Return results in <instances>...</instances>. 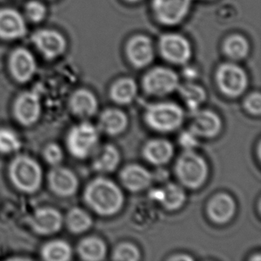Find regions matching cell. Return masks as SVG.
Here are the masks:
<instances>
[{
    "mask_svg": "<svg viewBox=\"0 0 261 261\" xmlns=\"http://www.w3.org/2000/svg\"><path fill=\"white\" fill-rule=\"evenodd\" d=\"M41 255L45 260L67 261L71 258L72 250L65 241H51L43 246Z\"/></svg>",
    "mask_w": 261,
    "mask_h": 261,
    "instance_id": "83f0119b",
    "label": "cell"
},
{
    "mask_svg": "<svg viewBox=\"0 0 261 261\" xmlns=\"http://www.w3.org/2000/svg\"><path fill=\"white\" fill-rule=\"evenodd\" d=\"M99 128L109 136H117L123 132L127 126V117L121 110L109 108L99 117Z\"/></svg>",
    "mask_w": 261,
    "mask_h": 261,
    "instance_id": "7402d4cb",
    "label": "cell"
},
{
    "mask_svg": "<svg viewBox=\"0 0 261 261\" xmlns=\"http://www.w3.org/2000/svg\"><path fill=\"white\" fill-rule=\"evenodd\" d=\"M27 32L23 16L13 8L0 9V39L14 40L20 39Z\"/></svg>",
    "mask_w": 261,
    "mask_h": 261,
    "instance_id": "e0dca14e",
    "label": "cell"
},
{
    "mask_svg": "<svg viewBox=\"0 0 261 261\" xmlns=\"http://www.w3.org/2000/svg\"><path fill=\"white\" fill-rule=\"evenodd\" d=\"M99 133L89 122H82L71 127L66 138L68 151L77 159L83 160L95 152L98 145Z\"/></svg>",
    "mask_w": 261,
    "mask_h": 261,
    "instance_id": "5b68a950",
    "label": "cell"
},
{
    "mask_svg": "<svg viewBox=\"0 0 261 261\" xmlns=\"http://www.w3.org/2000/svg\"><path fill=\"white\" fill-rule=\"evenodd\" d=\"M9 70L16 82L21 83L29 82L37 71L35 57L26 48H16L9 57Z\"/></svg>",
    "mask_w": 261,
    "mask_h": 261,
    "instance_id": "7c38bea8",
    "label": "cell"
},
{
    "mask_svg": "<svg viewBox=\"0 0 261 261\" xmlns=\"http://www.w3.org/2000/svg\"><path fill=\"white\" fill-rule=\"evenodd\" d=\"M84 201L96 214L113 216L122 208L124 195L120 187L112 180L96 177L86 187Z\"/></svg>",
    "mask_w": 261,
    "mask_h": 261,
    "instance_id": "6da1fadb",
    "label": "cell"
},
{
    "mask_svg": "<svg viewBox=\"0 0 261 261\" xmlns=\"http://www.w3.org/2000/svg\"><path fill=\"white\" fill-rule=\"evenodd\" d=\"M43 156L48 164L53 167L57 166L64 159V152L59 145L51 143L46 145L44 149Z\"/></svg>",
    "mask_w": 261,
    "mask_h": 261,
    "instance_id": "836d02e7",
    "label": "cell"
},
{
    "mask_svg": "<svg viewBox=\"0 0 261 261\" xmlns=\"http://www.w3.org/2000/svg\"><path fill=\"white\" fill-rule=\"evenodd\" d=\"M25 13L30 21L39 22L46 17V8L44 4L38 0H32L26 5Z\"/></svg>",
    "mask_w": 261,
    "mask_h": 261,
    "instance_id": "d6a6232c",
    "label": "cell"
},
{
    "mask_svg": "<svg viewBox=\"0 0 261 261\" xmlns=\"http://www.w3.org/2000/svg\"><path fill=\"white\" fill-rule=\"evenodd\" d=\"M145 121L153 130L163 133L173 132L183 123V110L175 102L152 103L145 110Z\"/></svg>",
    "mask_w": 261,
    "mask_h": 261,
    "instance_id": "277c9868",
    "label": "cell"
},
{
    "mask_svg": "<svg viewBox=\"0 0 261 261\" xmlns=\"http://www.w3.org/2000/svg\"><path fill=\"white\" fill-rule=\"evenodd\" d=\"M175 173L184 187L197 189L207 179L208 165L205 160L194 150L185 151L176 160Z\"/></svg>",
    "mask_w": 261,
    "mask_h": 261,
    "instance_id": "3957f363",
    "label": "cell"
},
{
    "mask_svg": "<svg viewBox=\"0 0 261 261\" xmlns=\"http://www.w3.org/2000/svg\"><path fill=\"white\" fill-rule=\"evenodd\" d=\"M179 86V77L169 68L156 67L149 71L143 79L145 93L153 96L170 95Z\"/></svg>",
    "mask_w": 261,
    "mask_h": 261,
    "instance_id": "52a82bcc",
    "label": "cell"
},
{
    "mask_svg": "<svg viewBox=\"0 0 261 261\" xmlns=\"http://www.w3.org/2000/svg\"><path fill=\"white\" fill-rule=\"evenodd\" d=\"M216 82L224 95L236 98L244 94L247 88L248 77L243 68L233 63L223 64L218 68Z\"/></svg>",
    "mask_w": 261,
    "mask_h": 261,
    "instance_id": "8992f818",
    "label": "cell"
},
{
    "mask_svg": "<svg viewBox=\"0 0 261 261\" xmlns=\"http://www.w3.org/2000/svg\"><path fill=\"white\" fill-rule=\"evenodd\" d=\"M187 195L183 188L176 184L170 183L161 188V198L159 202L164 208L174 212L183 206Z\"/></svg>",
    "mask_w": 261,
    "mask_h": 261,
    "instance_id": "484cf974",
    "label": "cell"
},
{
    "mask_svg": "<svg viewBox=\"0 0 261 261\" xmlns=\"http://www.w3.org/2000/svg\"><path fill=\"white\" fill-rule=\"evenodd\" d=\"M143 155L151 164L162 166L172 159L173 145L166 139H152L144 146Z\"/></svg>",
    "mask_w": 261,
    "mask_h": 261,
    "instance_id": "ffe728a7",
    "label": "cell"
},
{
    "mask_svg": "<svg viewBox=\"0 0 261 261\" xmlns=\"http://www.w3.org/2000/svg\"><path fill=\"white\" fill-rule=\"evenodd\" d=\"M251 260H252V261H260L261 260L260 255L257 254V257H255V256H253V257H252V258H251Z\"/></svg>",
    "mask_w": 261,
    "mask_h": 261,
    "instance_id": "74e56055",
    "label": "cell"
},
{
    "mask_svg": "<svg viewBox=\"0 0 261 261\" xmlns=\"http://www.w3.org/2000/svg\"><path fill=\"white\" fill-rule=\"evenodd\" d=\"M32 41L43 57L53 60L62 56L67 47V42L61 33L49 30H39L32 36Z\"/></svg>",
    "mask_w": 261,
    "mask_h": 261,
    "instance_id": "9c48e42d",
    "label": "cell"
},
{
    "mask_svg": "<svg viewBox=\"0 0 261 261\" xmlns=\"http://www.w3.org/2000/svg\"><path fill=\"white\" fill-rule=\"evenodd\" d=\"M207 212L213 222L225 224L234 215L236 202L228 194H217L208 201Z\"/></svg>",
    "mask_w": 261,
    "mask_h": 261,
    "instance_id": "d6986e66",
    "label": "cell"
},
{
    "mask_svg": "<svg viewBox=\"0 0 261 261\" xmlns=\"http://www.w3.org/2000/svg\"><path fill=\"white\" fill-rule=\"evenodd\" d=\"M21 147V138L15 131L9 127H0V153H13L18 152Z\"/></svg>",
    "mask_w": 261,
    "mask_h": 261,
    "instance_id": "4dcf8cb0",
    "label": "cell"
},
{
    "mask_svg": "<svg viewBox=\"0 0 261 261\" xmlns=\"http://www.w3.org/2000/svg\"><path fill=\"white\" fill-rule=\"evenodd\" d=\"M159 49L163 58L174 64H187L192 56L189 41L176 33L163 35L160 39Z\"/></svg>",
    "mask_w": 261,
    "mask_h": 261,
    "instance_id": "ba28073f",
    "label": "cell"
},
{
    "mask_svg": "<svg viewBox=\"0 0 261 261\" xmlns=\"http://www.w3.org/2000/svg\"><path fill=\"white\" fill-rule=\"evenodd\" d=\"M93 160L94 170L101 173H111L120 164V156L118 149L113 145H106L95 151Z\"/></svg>",
    "mask_w": 261,
    "mask_h": 261,
    "instance_id": "603a6c76",
    "label": "cell"
},
{
    "mask_svg": "<svg viewBox=\"0 0 261 261\" xmlns=\"http://www.w3.org/2000/svg\"><path fill=\"white\" fill-rule=\"evenodd\" d=\"M189 130L199 138H212L219 134L222 121L217 113L210 110H199L194 112Z\"/></svg>",
    "mask_w": 261,
    "mask_h": 261,
    "instance_id": "5bb4252c",
    "label": "cell"
},
{
    "mask_svg": "<svg viewBox=\"0 0 261 261\" xmlns=\"http://www.w3.org/2000/svg\"><path fill=\"white\" fill-rule=\"evenodd\" d=\"M120 178L125 188L136 193L150 187L153 176L144 167L138 164H129L120 171Z\"/></svg>",
    "mask_w": 261,
    "mask_h": 261,
    "instance_id": "ac0fdd59",
    "label": "cell"
},
{
    "mask_svg": "<svg viewBox=\"0 0 261 261\" xmlns=\"http://www.w3.org/2000/svg\"><path fill=\"white\" fill-rule=\"evenodd\" d=\"M192 0H153L156 19L163 24L176 25L183 21L190 10Z\"/></svg>",
    "mask_w": 261,
    "mask_h": 261,
    "instance_id": "30bf717a",
    "label": "cell"
},
{
    "mask_svg": "<svg viewBox=\"0 0 261 261\" xmlns=\"http://www.w3.org/2000/svg\"><path fill=\"white\" fill-rule=\"evenodd\" d=\"M223 50L226 57L233 61H239L247 57L250 46L247 39L243 36L234 34L225 40Z\"/></svg>",
    "mask_w": 261,
    "mask_h": 261,
    "instance_id": "f1b7e54d",
    "label": "cell"
},
{
    "mask_svg": "<svg viewBox=\"0 0 261 261\" xmlns=\"http://www.w3.org/2000/svg\"><path fill=\"white\" fill-rule=\"evenodd\" d=\"M244 106L248 113L252 115H260L261 95L259 92H253L248 95L244 102Z\"/></svg>",
    "mask_w": 261,
    "mask_h": 261,
    "instance_id": "e575fe53",
    "label": "cell"
},
{
    "mask_svg": "<svg viewBox=\"0 0 261 261\" xmlns=\"http://www.w3.org/2000/svg\"><path fill=\"white\" fill-rule=\"evenodd\" d=\"M170 260H193L194 258L187 254H179L170 258Z\"/></svg>",
    "mask_w": 261,
    "mask_h": 261,
    "instance_id": "8d00e7d4",
    "label": "cell"
},
{
    "mask_svg": "<svg viewBox=\"0 0 261 261\" xmlns=\"http://www.w3.org/2000/svg\"><path fill=\"white\" fill-rule=\"evenodd\" d=\"M69 105L72 113L83 119L95 115L98 107L97 99L88 89H79L75 91L70 98Z\"/></svg>",
    "mask_w": 261,
    "mask_h": 261,
    "instance_id": "44dd1931",
    "label": "cell"
},
{
    "mask_svg": "<svg viewBox=\"0 0 261 261\" xmlns=\"http://www.w3.org/2000/svg\"><path fill=\"white\" fill-rule=\"evenodd\" d=\"M48 184L52 192L61 197H70L78 190L79 180L76 175L71 170L59 165L50 170Z\"/></svg>",
    "mask_w": 261,
    "mask_h": 261,
    "instance_id": "9a60e30c",
    "label": "cell"
},
{
    "mask_svg": "<svg viewBox=\"0 0 261 261\" xmlns=\"http://www.w3.org/2000/svg\"><path fill=\"white\" fill-rule=\"evenodd\" d=\"M140 258V251L137 246L130 243L119 244L113 251V259L118 261H138Z\"/></svg>",
    "mask_w": 261,
    "mask_h": 261,
    "instance_id": "1f68e13d",
    "label": "cell"
},
{
    "mask_svg": "<svg viewBox=\"0 0 261 261\" xmlns=\"http://www.w3.org/2000/svg\"><path fill=\"white\" fill-rule=\"evenodd\" d=\"M65 222L71 233H82L91 227L93 221L90 215L84 210L72 208L68 212Z\"/></svg>",
    "mask_w": 261,
    "mask_h": 261,
    "instance_id": "f546056e",
    "label": "cell"
},
{
    "mask_svg": "<svg viewBox=\"0 0 261 261\" xmlns=\"http://www.w3.org/2000/svg\"><path fill=\"white\" fill-rule=\"evenodd\" d=\"M77 251L79 256L83 260L100 261L106 257L107 248L105 242L100 238L91 237L81 241Z\"/></svg>",
    "mask_w": 261,
    "mask_h": 261,
    "instance_id": "d4e9b609",
    "label": "cell"
},
{
    "mask_svg": "<svg viewBox=\"0 0 261 261\" xmlns=\"http://www.w3.org/2000/svg\"><path fill=\"white\" fill-rule=\"evenodd\" d=\"M128 2H132V3H134V2H138V1H140V0H127Z\"/></svg>",
    "mask_w": 261,
    "mask_h": 261,
    "instance_id": "f35d334b",
    "label": "cell"
},
{
    "mask_svg": "<svg viewBox=\"0 0 261 261\" xmlns=\"http://www.w3.org/2000/svg\"><path fill=\"white\" fill-rule=\"evenodd\" d=\"M126 54L130 64L136 68L146 67L152 63L154 49L151 39L144 35L131 38L126 46Z\"/></svg>",
    "mask_w": 261,
    "mask_h": 261,
    "instance_id": "4fadbf2b",
    "label": "cell"
},
{
    "mask_svg": "<svg viewBox=\"0 0 261 261\" xmlns=\"http://www.w3.org/2000/svg\"><path fill=\"white\" fill-rule=\"evenodd\" d=\"M178 143L185 151H191L198 145L197 137L191 130L183 131L179 135Z\"/></svg>",
    "mask_w": 261,
    "mask_h": 261,
    "instance_id": "d590c367",
    "label": "cell"
},
{
    "mask_svg": "<svg viewBox=\"0 0 261 261\" xmlns=\"http://www.w3.org/2000/svg\"><path fill=\"white\" fill-rule=\"evenodd\" d=\"M138 85L134 80L122 78L117 81L110 89V97L118 105H128L138 95Z\"/></svg>",
    "mask_w": 261,
    "mask_h": 261,
    "instance_id": "cb8c5ba5",
    "label": "cell"
},
{
    "mask_svg": "<svg viewBox=\"0 0 261 261\" xmlns=\"http://www.w3.org/2000/svg\"><path fill=\"white\" fill-rule=\"evenodd\" d=\"M177 90L179 95L187 105L191 112H195L206 99V92L201 86L194 83H186L184 85L178 86Z\"/></svg>",
    "mask_w": 261,
    "mask_h": 261,
    "instance_id": "4316f807",
    "label": "cell"
},
{
    "mask_svg": "<svg viewBox=\"0 0 261 261\" xmlns=\"http://www.w3.org/2000/svg\"><path fill=\"white\" fill-rule=\"evenodd\" d=\"M40 113V99L35 92H23L14 101V117L23 126H32L36 123L39 120Z\"/></svg>",
    "mask_w": 261,
    "mask_h": 261,
    "instance_id": "8fae6325",
    "label": "cell"
},
{
    "mask_svg": "<svg viewBox=\"0 0 261 261\" xmlns=\"http://www.w3.org/2000/svg\"><path fill=\"white\" fill-rule=\"evenodd\" d=\"M30 224L36 233L49 236L61 229L63 226V217L56 208L43 207L33 213L30 219Z\"/></svg>",
    "mask_w": 261,
    "mask_h": 261,
    "instance_id": "2e32d148",
    "label": "cell"
},
{
    "mask_svg": "<svg viewBox=\"0 0 261 261\" xmlns=\"http://www.w3.org/2000/svg\"><path fill=\"white\" fill-rule=\"evenodd\" d=\"M8 172L12 184L26 194L35 193L42 183L41 167L28 155L16 156L10 163Z\"/></svg>",
    "mask_w": 261,
    "mask_h": 261,
    "instance_id": "7a4b0ae2",
    "label": "cell"
}]
</instances>
